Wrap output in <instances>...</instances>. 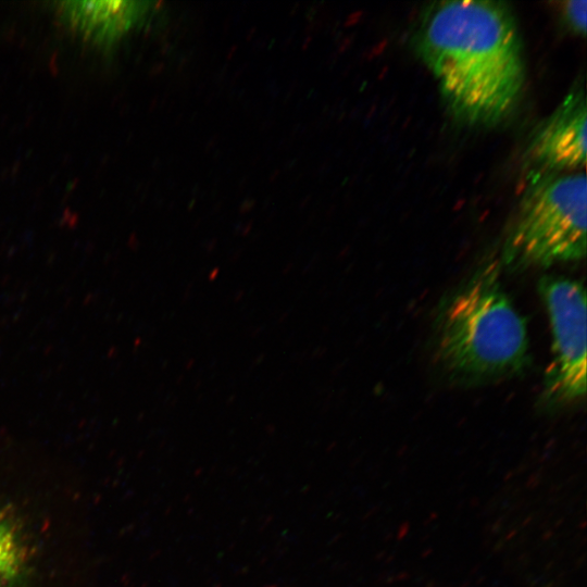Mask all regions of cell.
<instances>
[{
	"label": "cell",
	"instance_id": "cell-6",
	"mask_svg": "<svg viewBox=\"0 0 587 587\" xmlns=\"http://www.w3.org/2000/svg\"><path fill=\"white\" fill-rule=\"evenodd\" d=\"M139 3L133 1H70L63 3V15L79 33L105 43L123 35L136 21Z\"/></svg>",
	"mask_w": 587,
	"mask_h": 587
},
{
	"label": "cell",
	"instance_id": "cell-8",
	"mask_svg": "<svg viewBox=\"0 0 587 587\" xmlns=\"http://www.w3.org/2000/svg\"><path fill=\"white\" fill-rule=\"evenodd\" d=\"M586 0H570L562 5V15L566 25L576 34L584 36L586 34Z\"/></svg>",
	"mask_w": 587,
	"mask_h": 587
},
{
	"label": "cell",
	"instance_id": "cell-3",
	"mask_svg": "<svg viewBox=\"0 0 587 587\" xmlns=\"http://www.w3.org/2000/svg\"><path fill=\"white\" fill-rule=\"evenodd\" d=\"M586 205L584 172L535 176L504 242L505 266L517 271L584 259Z\"/></svg>",
	"mask_w": 587,
	"mask_h": 587
},
{
	"label": "cell",
	"instance_id": "cell-2",
	"mask_svg": "<svg viewBox=\"0 0 587 587\" xmlns=\"http://www.w3.org/2000/svg\"><path fill=\"white\" fill-rule=\"evenodd\" d=\"M500 261L480 266L442 304L436 321V354L451 376L484 382L522 372L528 335L500 282Z\"/></svg>",
	"mask_w": 587,
	"mask_h": 587
},
{
	"label": "cell",
	"instance_id": "cell-4",
	"mask_svg": "<svg viewBox=\"0 0 587 587\" xmlns=\"http://www.w3.org/2000/svg\"><path fill=\"white\" fill-rule=\"evenodd\" d=\"M552 334L545 400L566 404L586 394V292L576 279L545 275L538 285Z\"/></svg>",
	"mask_w": 587,
	"mask_h": 587
},
{
	"label": "cell",
	"instance_id": "cell-1",
	"mask_svg": "<svg viewBox=\"0 0 587 587\" xmlns=\"http://www.w3.org/2000/svg\"><path fill=\"white\" fill-rule=\"evenodd\" d=\"M415 46L458 118L492 125L516 107L525 64L515 18L504 3L435 2L423 14Z\"/></svg>",
	"mask_w": 587,
	"mask_h": 587
},
{
	"label": "cell",
	"instance_id": "cell-7",
	"mask_svg": "<svg viewBox=\"0 0 587 587\" xmlns=\"http://www.w3.org/2000/svg\"><path fill=\"white\" fill-rule=\"evenodd\" d=\"M29 566L30 548L22 524L0 504V587H22Z\"/></svg>",
	"mask_w": 587,
	"mask_h": 587
},
{
	"label": "cell",
	"instance_id": "cell-5",
	"mask_svg": "<svg viewBox=\"0 0 587 587\" xmlns=\"http://www.w3.org/2000/svg\"><path fill=\"white\" fill-rule=\"evenodd\" d=\"M586 96L577 86L535 132L529 155L545 173H567L586 165Z\"/></svg>",
	"mask_w": 587,
	"mask_h": 587
}]
</instances>
